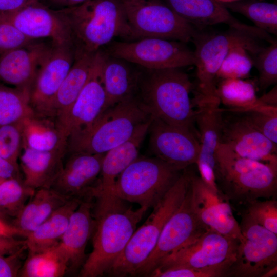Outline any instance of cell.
<instances>
[{
	"mask_svg": "<svg viewBox=\"0 0 277 277\" xmlns=\"http://www.w3.org/2000/svg\"><path fill=\"white\" fill-rule=\"evenodd\" d=\"M238 111L262 134L277 144V107L263 105L258 101L256 105Z\"/></svg>",
	"mask_w": 277,
	"mask_h": 277,
	"instance_id": "obj_38",
	"label": "cell"
},
{
	"mask_svg": "<svg viewBox=\"0 0 277 277\" xmlns=\"http://www.w3.org/2000/svg\"><path fill=\"white\" fill-rule=\"evenodd\" d=\"M21 121L0 127V156L19 166L22 150Z\"/></svg>",
	"mask_w": 277,
	"mask_h": 277,
	"instance_id": "obj_40",
	"label": "cell"
},
{
	"mask_svg": "<svg viewBox=\"0 0 277 277\" xmlns=\"http://www.w3.org/2000/svg\"><path fill=\"white\" fill-rule=\"evenodd\" d=\"M236 259L227 276L263 277L277 266V234L257 223L247 213L240 225Z\"/></svg>",
	"mask_w": 277,
	"mask_h": 277,
	"instance_id": "obj_12",
	"label": "cell"
},
{
	"mask_svg": "<svg viewBox=\"0 0 277 277\" xmlns=\"http://www.w3.org/2000/svg\"><path fill=\"white\" fill-rule=\"evenodd\" d=\"M238 242L208 229L165 257L156 268L164 270L183 267L208 270L217 272L220 276H227L236 259Z\"/></svg>",
	"mask_w": 277,
	"mask_h": 277,
	"instance_id": "obj_10",
	"label": "cell"
},
{
	"mask_svg": "<svg viewBox=\"0 0 277 277\" xmlns=\"http://www.w3.org/2000/svg\"><path fill=\"white\" fill-rule=\"evenodd\" d=\"M216 95L226 108L242 110L258 104L256 85L252 80L226 78L216 86Z\"/></svg>",
	"mask_w": 277,
	"mask_h": 277,
	"instance_id": "obj_33",
	"label": "cell"
},
{
	"mask_svg": "<svg viewBox=\"0 0 277 277\" xmlns=\"http://www.w3.org/2000/svg\"><path fill=\"white\" fill-rule=\"evenodd\" d=\"M93 206V199L81 202L71 215L68 226L57 244L67 260V272L74 273L80 271L86 260V247L95 225Z\"/></svg>",
	"mask_w": 277,
	"mask_h": 277,
	"instance_id": "obj_25",
	"label": "cell"
},
{
	"mask_svg": "<svg viewBox=\"0 0 277 277\" xmlns=\"http://www.w3.org/2000/svg\"><path fill=\"white\" fill-rule=\"evenodd\" d=\"M37 41L26 36L12 23L0 17V56Z\"/></svg>",
	"mask_w": 277,
	"mask_h": 277,
	"instance_id": "obj_42",
	"label": "cell"
},
{
	"mask_svg": "<svg viewBox=\"0 0 277 277\" xmlns=\"http://www.w3.org/2000/svg\"><path fill=\"white\" fill-rule=\"evenodd\" d=\"M41 0H0V12L16 10L29 4Z\"/></svg>",
	"mask_w": 277,
	"mask_h": 277,
	"instance_id": "obj_47",
	"label": "cell"
},
{
	"mask_svg": "<svg viewBox=\"0 0 277 277\" xmlns=\"http://www.w3.org/2000/svg\"><path fill=\"white\" fill-rule=\"evenodd\" d=\"M23 147L42 151L67 148V138L54 121L35 115L21 121Z\"/></svg>",
	"mask_w": 277,
	"mask_h": 277,
	"instance_id": "obj_31",
	"label": "cell"
},
{
	"mask_svg": "<svg viewBox=\"0 0 277 277\" xmlns=\"http://www.w3.org/2000/svg\"><path fill=\"white\" fill-rule=\"evenodd\" d=\"M55 10L69 30L75 54H94L116 38L135 40L120 0H87Z\"/></svg>",
	"mask_w": 277,
	"mask_h": 277,
	"instance_id": "obj_2",
	"label": "cell"
},
{
	"mask_svg": "<svg viewBox=\"0 0 277 277\" xmlns=\"http://www.w3.org/2000/svg\"><path fill=\"white\" fill-rule=\"evenodd\" d=\"M253 65L259 72L258 85L264 90L277 83V42L263 47L253 55Z\"/></svg>",
	"mask_w": 277,
	"mask_h": 277,
	"instance_id": "obj_39",
	"label": "cell"
},
{
	"mask_svg": "<svg viewBox=\"0 0 277 277\" xmlns=\"http://www.w3.org/2000/svg\"><path fill=\"white\" fill-rule=\"evenodd\" d=\"M194 90V84L182 68L141 67L136 96L150 117L197 134L191 97Z\"/></svg>",
	"mask_w": 277,
	"mask_h": 277,
	"instance_id": "obj_1",
	"label": "cell"
},
{
	"mask_svg": "<svg viewBox=\"0 0 277 277\" xmlns=\"http://www.w3.org/2000/svg\"><path fill=\"white\" fill-rule=\"evenodd\" d=\"M251 54L243 46L232 47L223 60L216 78H247L253 66Z\"/></svg>",
	"mask_w": 277,
	"mask_h": 277,
	"instance_id": "obj_37",
	"label": "cell"
},
{
	"mask_svg": "<svg viewBox=\"0 0 277 277\" xmlns=\"http://www.w3.org/2000/svg\"><path fill=\"white\" fill-rule=\"evenodd\" d=\"M191 174L187 168L182 171L173 186L153 207L145 222L135 230L107 274L114 276L135 275L154 249L165 225L184 199Z\"/></svg>",
	"mask_w": 277,
	"mask_h": 277,
	"instance_id": "obj_6",
	"label": "cell"
},
{
	"mask_svg": "<svg viewBox=\"0 0 277 277\" xmlns=\"http://www.w3.org/2000/svg\"><path fill=\"white\" fill-rule=\"evenodd\" d=\"M140 69L135 64L105 52L101 73L106 95L104 111L136 95Z\"/></svg>",
	"mask_w": 277,
	"mask_h": 277,
	"instance_id": "obj_26",
	"label": "cell"
},
{
	"mask_svg": "<svg viewBox=\"0 0 277 277\" xmlns=\"http://www.w3.org/2000/svg\"><path fill=\"white\" fill-rule=\"evenodd\" d=\"M75 56L73 45H57L52 43L29 92L30 105L36 116L51 119L54 98L74 62Z\"/></svg>",
	"mask_w": 277,
	"mask_h": 277,
	"instance_id": "obj_14",
	"label": "cell"
},
{
	"mask_svg": "<svg viewBox=\"0 0 277 277\" xmlns=\"http://www.w3.org/2000/svg\"><path fill=\"white\" fill-rule=\"evenodd\" d=\"M137 96L106 109L87 127L70 135L66 151L71 154H104L127 140L150 118Z\"/></svg>",
	"mask_w": 277,
	"mask_h": 277,
	"instance_id": "obj_5",
	"label": "cell"
},
{
	"mask_svg": "<svg viewBox=\"0 0 277 277\" xmlns=\"http://www.w3.org/2000/svg\"><path fill=\"white\" fill-rule=\"evenodd\" d=\"M82 201L71 199L54 211L25 237L28 254L37 252L57 244L65 231L73 212Z\"/></svg>",
	"mask_w": 277,
	"mask_h": 277,
	"instance_id": "obj_30",
	"label": "cell"
},
{
	"mask_svg": "<svg viewBox=\"0 0 277 277\" xmlns=\"http://www.w3.org/2000/svg\"><path fill=\"white\" fill-rule=\"evenodd\" d=\"M183 170L156 157H138L120 175L113 194L140 207H153L173 186Z\"/></svg>",
	"mask_w": 277,
	"mask_h": 277,
	"instance_id": "obj_8",
	"label": "cell"
},
{
	"mask_svg": "<svg viewBox=\"0 0 277 277\" xmlns=\"http://www.w3.org/2000/svg\"><path fill=\"white\" fill-rule=\"evenodd\" d=\"M0 17L12 23L30 38H47L55 45H73L68 27L56 10L40 1L14 11L0 12Z\"/></svg>",
	"mask_w": 277,
	"mask_h": 277,
	"instance_id": "obj_19",
	"label": "cell"
},
{
	"mask_svg": "<svg viewBox=\"0 0 277 277\" xmlns=\"http://www.w3.org/2000/svg\"><path fill=\"white\" fill-rule=\"evenodd\" d=\"M95 54H75L74 62L54 98L51 119L59 128L88 78Z\"/></svg>",
	"mask_w": 277,
	"mask_h": 277,
	"instance_id": "obj_27",
	"label": "cell"
},
{
	"mask_svg": "<svg viewBox=\"0 0 277 277\" xmlns=\"http://www.w3.org/2000/svg\"><path fill=\"white\" fill-rule=\"evenodd\" d=\"M135 40L147 37L192 42L199 29L163 0H120Z\"/></svg>",
	"mask_w": 277,
	"mask_h": 277,
	"instance_id": "obj_9",
	"label": "cell"
},
{
	"mask_svg": "<svg viewBox=\"0 0 277 277\" xmlns=\"http://www.w3.org/2000/svg\"><path fill=\"white\" fill-rule=\"evenodd\" d=\"M152 120L150 117L140 124L130 137L105 154L100 175L90 194L95 201L94 207L104 205L116 197L113 194L115 182L122 172L138 157Z\"/></svg>",
	"mask_w": 277,
	"mask_h": 277,
	"instance_id": "obj_18",
	"label": "cell"
},
{
	"mask_svg": "<svg viewBox=\"0 0 277 277\" xmlns=\"http://www.w3.org/2000/svg\"><path fill=\"white\" fill-rule=\"evenodd\" d=\"M66 149L42 151L23 147L19 157L23 182L35 190L50 185L63 167Z\"/></svg>",
	"mask_w": 277,
	"mask_h": 277,
	"instance_id": "obj_28",
	"label": "cell"
},
{
	"mask_svg": "<svg viewBox=\"0 0 277 277\" xmlns=\"http://www.w3.org/2000/svg\"><path fill=\"white\" fill-rule=\"evenodd\" d=\"M217 1L222 3H230V2H232L240 1V0H217Z\"/></svg>",
	"mask_w": 277,
	"mask_h": 277,
	"instance_id": "obj_52",
	"label": "cell"
},
{
	"mask_svg": "<svg viewBox=\"0 0 277 277\" xmlns=\"http://www.w3.org/2000/svg\"><path fill=\"white\" fill-rule=\"evenodd\" d=\"M148 132L155 157L182 171L196 164L200 144L195 132L153 118Z\"/></svg>",
	"mask_w": 277,
	"mask_h": 277,
	"instance_id": "obj_17",
	"label": "cell"
},
{
	"mask_svg": "<svg viewBox=\"0 0 277 277\" xmlns=\"http://www.w3.org/2000/svg\"><path fill=\"white\" fill-rule=\"evenodd\" d=\"M277 274V266L268 271L263 277H272L276 275Z\"/></svg>",
	"mask_w": 277,
	"mask_h": 277,
	"instance_id": "obj_51",
	"label": "cell"
},
{
	"mask_svg": "<svg viewBox=\"0 0 277 277\" xmlns=\"http://www.w3.org/2000/svg\"><path fill=\"white\" fill-rule=\"evenodd\" d=\"M105 154L72 153L50 188L69 199H91V190L100 175Z\"/></svg>",
	"mask_w": 277,
	"mask_h": 277,
	"instance_id": "obj_23",
	"label": "cell"
},
{
	"mask_svg": "<svg viewBox=\"0 0 277 277\" xmlns=\"http://www.w3.org/2000/svg\"><path fill=\"white\" fill-rule=\"evenodd\" d=\"M109 55L148 69L180 68L194 65V52L187 43L147 37L131 41L113 40L102 49Z\"/></svg>",
	"mask_w": 277,
	"mask_h": 277,
	"instance_id": "obj_11",
	"label": "cell"
},
{
	"mask_svg": "<svg viewBox=\"0 0 277 277\" xmlns=\"http://www.w3.org/2000/svg\"><path fill=\"white\" fill-rule=\"evenodd\" d=\"M0 236L16 237L22 236L25 237V234L15 227L13 224L8 223L0 217Z\"/></svg>",
	"mask_w": 277,
	"mask_h": 277,
	"instance_id": "obj_48",
	"label": "cell"
},
{
	"mask_svg": "<svg viewBox=\"0 0 277 277\" xmlns=\"http://www.w3.org/2000/svg\"><path fill=\"white\" fill-rule=\"evenodd\" d=\"M68 271L67 260L57 244L42 251L28 254L19 276L60 277Z\"/></svg>",
	"mask_w": 277,
	"mask_h": 277,
	"instance_id": "obj_32",
	"label": "cell"
},
{
	"mask_svg": "<svg viewBox=\"0 0 277 277\" xmlns=\"http://www.w3.org/2000/svg\"><path fill=\"white\" fill-rule=\"evenodd\" d=\"M194 123L200 152L197 163L200 176L211 189L220 191L215 182V154L221 143L222 108L218 97L194 96Z\"/></svg>",
	"mask_w": 277,
	"mask_h": 277,
	"instance_id": "obj_15",
	"label": "cell"
},
{
	"mask_svg": "<svg viewBox=\"0 0 277 277\" xmlns=\"http://www.w3.org/2000/svg\"><path fill=\"white\" fill-rule=\"evenodd\" d=\"M223 4L228 10L247 17L259 29L277 35L276 4L264 0H240Z\"/></svg>",
	"mask_w": 277,
	"mask_h": 277,
	"instance_id": "obj_34",
	"label": "cell"
},
{
	"mask_svg": "<svg viewBox=\"0 0 277 277\" xmlns=\"http://www.w3.org/2000/svg\"><path fill=\"white\" fill-rule=\"evenodd\" d=\"M190 188L193 207L203 225L208 229L241 241L243 236L240 225L220 191L213 190L200 176L192 173Z\"/></svg>",
	"mask_w": 277,
	"mask_h": 277,
	"instance_id": "obj_20",
	"label": "cell"
},
{
	"mask_svg": "<svg viewBox=\"0 0 277 277\" xmlns=\"http://www.w3.org/2000/svg\"><path fill=\"white\" fill-rule=\"evenodd\" d=\"M27 250L25 245L17 251L10 254H0V277L19 276L22 266V256Z\"/></svg>",
	"mask_w": 277,
	"mask_h": 277,
	"instance_id": "obj_43",
	"label": "cell"
},
{
	"mask_svg": "<svg viewBox=\"0 0 277 277\" xmlns=\"http://www.w3.org/2000/svg\"><path fill=\"white\" fill-rule=\"evenodd\" d=\"M248 204L247 213L257 223L277 234V202L256 200Z\"/></svg>",
	"mask_w": 277,
	"mask_h": 277,
	"instance_id": "obj_41",
	"label": "cell"
},
{
	"mask_svg": "<svg viewBox=\"0 0 277 277\" xmlns=\"http://www.w3.org/2000/svg\"><path fill=\"white\" fill-rule=\"evenodd\" d=\"M0 178L7 179L17 178L22 179L19 167L8 162L0 156Z\"/></svg>",
	"mask_w": 277,
	"mask_h": 277,
	"instance_id": "obj_46",
	"label": "cell"
},
{
	"mask_svg": "<svg viewBox=\"0 0 277 277\" xmlns=\"http://www.w3.org/2000/svg\"><path fill=\"white\" fill-rule=\"evenodd\" d=\"M207 230L193 207L189 183L182 204L165 225L154 249L138 268L135 275L149 276L165 257Z\"/></svg>",
	"mask_w": 277,
	"mask_h": 277,
	"instance_id": "obj_13",
	"label": "cell"
},
{
	"mask_svg": "<svg viewBox=\"0 0 277 277\" xmlns=\"http://www.w3.org/2000/svg\"><path fill=\"white\" fill-rule=\"evenodd\" d=\"M70 199L51 188L36 189L12 224L25 238Z\"/></svg>",
	"mask_w": 277,
	"mask_h": 277,
	"instance_id": "obj_29",
	"label": "cell"
},
{
	"mask_svg": "<svg viewBox=\"0 0 277 277\" xmlns=\"http://www.w3.org/2000/svg\"><path fill=\"white\" fill-rule=\"evenodd\" d=\"M54 5L63 8L69 7L80 4L87 0H49Z\"/></svg>",
	"mask_w": 277,
	"mask_h": 277,
	"instance_id": "obj_50",
	"label": "cell"
},
{
	"mask_svg": "<svg viewBox=\"0 0 277 277\" xmlns=\"http://www.w3.org/2000/svg\"><path fill=\"white\" fill-rule=\"evenodd\" d=\"M5 179L0 178V183Z\"/></svg>",
	"mask_w": 277,
	"mask_h": 277,
	"instance_id": "obj_53",
	"label": "cell"
},
{
	"mask_svg": "<svg viewBox=\"0 0 277 277\" xmlns=\"http://www.w3.org/2000/svg\"><path fill=\"white\" fill-rule=\"evenodd\" d=\"M259 41L251 35L232 28L222 32L199 29L192 41L195 45L194 65L196 76L194 95L218 97L216 76L229 50L235 46L242 45L253 55L263 48Z\"/></svg>",
	"mask_w": 277,
	"mask_h": 277,
	"instance_id": "obj_7",
	"label": "cell"
},
{
	"mask_svg": "<svg viewBox=\"0 0 277 277\" xmlns=\"http://www.w3.org/2000/svg\"><path fill=\"white\" fill-rule=\"evenodd\" d=\"M25 245V240H18L13 236H0V254L13 253Z\"/></svg>",
	"mask_w": 277,
	"mask_h": 277,
	"instance_id": "obj_45",
	"label": "cell"
},
{
	"mask_svg": "<svg viewBox=\"0 0 277 277\" xmlns=\"http://www.w3.org/2000/svg\"><path fill=\"white\" fill-rule=\"evenodd\" d=\"M182 18L199 29L207 26L225 24L229 28L247 33L269 43L275 39L270 34L254 26L237 19L222 3L217 0H163Z\"/></svg>",
	"mask_w": 277,
	"mask_h": 277,
	"instance_id": "obj_22",
	"label": "cell"
},
{
	"mask_svg": "<svg viewBox=\"0 0 277 277\" xmlns=\"http://www.w3.org/2000/svg\"><path fill=\"white\" fill-rule=\"evenodd\" d=\"M34 115L27 93L0 84V127Z\"/></svg>",
	"mask_w": 277,
	"mask_h": 277,
	"instance_id": "obj_35",
	"label": "cell"
},
{
	"mask_svg": "<svg viewBox=\"0 0 277 277\" xmlns=\"http://www.w3.org/2000/svg\"><path fill=\"white\" fill-rule=\"evenodd\" d=\"M105 52L103 49L94 56L87 82L59 127L68 137L90 125L104 111L106 95L101 79Z\"/></svg>",
	"mask_w": 277,
	"mask_h": 277,
	"instance_id": "obj_21",
	"label": "cell"
},
{
	"mask_svg": "<svg viewBox=\"0 0 277 277\" xmlns=\"http://www.w3.org/2000/svg\"><path fill=\"white\" fill-rule=\"evenodd\" d=\"M220 143L241 156L277 165V144L259 131L238 110L222 108Z\"/></svg>",
	"mask_w": 277,
	"mask_h": 277,
	"instance_id": "obj_16",
	"label": "cell"
},
{
	"mask_svg": "<svg viewBox=\"0 0 277 277\" xmlns=\"http://www.w3.org/2000/svg\"><path fill=\"white\" fill-rule=\"evenodd\" d=\"M36 190L24 184L22 179L10 178L0 183V217L15 219Z\"/></svg>",
	"mask_w": 277,
	"mask_h": 277,
	"instance_id": "obj_36",
	"label": "cell"
},
{
	"mask_svg": "<svg viewBox=\"0 0 277 277\" xmlns=\"http://www.w3.org/2000/svg\"><path fill=\"white\" fill-rule=\"evenodd\" d=\"M149 276L152 277H219L213 271L189 268H172L164 270L155 269Z\"/></svg>",
	"mask_w": 277,
	"mask_h": 277,
	"instance_id": "obj_44",
	"label": "cell"
},
{
	"mask_svg": "<svg viewBox=\"0 0 277 277\" xmlns=\"http://www.w3.org/2000/svg\"><path fill=\"white\" fill-rule=\"evenodd\" d=\"M51 44L38 40L0 56V81L29 92L41 65Z\"/></svg>",
	"mask_w": 277,
	"mask_h": 277,
	"instance_id": "obj_24",
	"label": "cell"
},
{
	"mask_svg": "<svg viewBox=\"0 0 277 277\" xmlns=\"http://www.w3.org/2000/svg\"><path fill=\"white\" fill-rule=\"evenodd\" d=\"M259 102L263 105L277 107V89L275 85L270 91L258 97Z\"/></svg>",
	"mask_w": 277,
	"mask_h": 277,
	"instance_id": "obj_49",
	"label": "cell"
},
{
	"mask_svg": "<svg viewBox=\"0 0 277 277\" xmlns=\"http://www.w3.org/2000/svg\"><path fill=\"white\" fill-rule=\"evenodd\" d=\"M215 159L216 185L229 199L248 204L276 194L277 165L241 156L221 143Z\"/></svg>",
	"mask_w": 277,
	"mask_h": 277,
	"instance_id": "obj_4",
	"label": "cell"
},
{
	"mask_svg": "<svg viewBox=\"0 0 277 277\" xmlns=\"http://www.w3.org/2000/svg\"><path fill=\"white\" fill-rule=\"evenodd\" d=\"M126 202L118 199L93 213L95 225L93 249L80 270V276L107 274L149 209L140 207L133 209Z\"/></svg>",
	"mask_w": 277,
	"mask_h": 277,
	"instance_id": "obj_3",
	"label": "cell"
}]
</instances>
